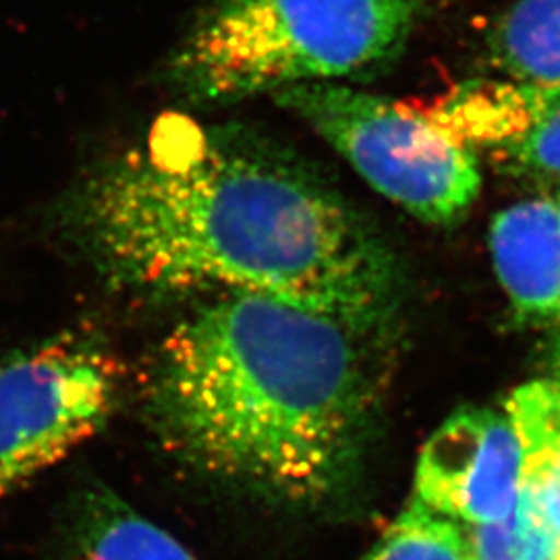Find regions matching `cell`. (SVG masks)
Wrapping results in <instances>:
<instances>
[{
  "instance_id": "obj_1",
  "label": "cell",
  "mask_w": 560,
  "mask_h": 560,
  "mask_svg": "<svg viewBox=\"0 0 560 560\" xmlns=\"http://www.w3.org/2000/svg\"><path fill=\"white\" fill-rule=\"evenodd\" d=\"M65 214L117 287L261 295L397 335L393 249L326 180L252 133L161 119L83 180Z\"/></svg>"
},
{
  "instance_id": "obj_2",
  "label": "cell",
  "mask_w": 560,
  "mask_h": 560,
  "mask_svg": "<svg viewBox=\"0 0 560 560\" xmlns=\"http://www.w3.org/2000/svg\"><path fill=\"white\" fill-rule=\"evenodd\" d=\"M393 345L295 303L224 293L162 340L145 411L162 444L212 478L335 501L368 459Z\"/></svg>"
},
{
  "instance_id": "obj_3",
  "label": "cell",
  "mask_w": 560,
  "mask_h": 560,
  "mask_svg": "<svg viewBox=\"0 0 560 560\" xmlns=\"http://www.w3.org/2000/svg\"><path fill=\"white\" fill-rule=\"evenodd\" d=\"M425 0H214L171 62L194 102L335 83L397 59Z\"/></svg>"
},
{
  "instance_id": "obj_4",
  "label": "cell",
  "mask_w": 560,
  "mask_h": 560,
  "mask_svg": "<svg viewBox=\"0 0 560 560\" xmlns=\"http://www.w3.org/2000/svg\"><path fill=\"white\" fill-rule=\"evenodd\" d=\"M272 96L381 196L420 221L457 222L480 196L478 156L418 108L340 83H301Z\"/></svg>"
},
{
  "instance_id": "obj_5",
  "label": "cell",
  "mask_w": 560,
  "mask_h": 560,
  "mask_svg": "<svg viewBox=\"0 0 560 560\" xmlns=\"http://www.w3.org/2000/svg\"><path fill=\"white\" fill-rule=\"evenodd\" d=\"M119 395V361L88 332L0 361V501L101 432Z\"/></svg>"
},
{
  "instance_id": "obj_6",
  "label": "cell",
  "mask_w": 560,
  "mask_h": 560,
  "mask_svg": "<svg viewBox=\"0 0 560 560\" xmlns=\"http://www.w3.org/2000/svg\"><path fill=\"white\" fill-rule=\"evenodd\" d=\"M523 451L509 413L465 407L421 446L413 499L465 527L504 520L520 497Z\"/></svg>"
},
{
  "instance_id": "obj_7",
  "label": "cell",
  "mask_w": 560,
  "mask_h": 560,
  "mask_svg": "<svg viewBox=\"0 0 560 560\" xmlns=\"http://www.w3.org/2000/svg\"><path fill=\"white\" fill-rule=\"evenodd\" d=\"M418 110L476 156L560 177V83L469 81Z\"/></svg>"
},
{
  "instance_id": "obj_8",
  "label": "cell",
  "mask_w": 560,
  "mask_h": 560,
  "mask_svg": "<svg viewBox=\"0 0 560 560\" xmlns=\"http://www.w3.org/2000/svg\"><path fill=\"white\" fill-rule=\"evenodd\" d=\"M497 279L517 318L560 326V201H520L490 224Z\"/></svg>"
},
{
  "instance_id": "obj_9",
  "label": "cell",
  "mask_w": 560,
  "mask_h": 560,
  "mask_svg": "<svg viewBox=\"0 0 560 560\" xmlns=\"http://www.w3.org/2000/svg\"><path fill=\"white\" fill-rule=\"evenodd\" d=\"M523 474L513 511L481 527H465L474 560H560V492L546 467L523 446Z\"/></svg>"
},
{
  "instance_id": "obj_10",
  "label": "cell",
  "mask_w": 560,
  "mask_h": 560,
  "mask_svg": "<svg viewBox=\"0 0 560 560\" xmlns=\"http://www.w3.org/2000/svg\"><path fill=\"white\" fill-rule=\"evenodd\" d=\"M55 560H198L113 494H92Z\"/></svg>"
},
{
  "instance_id": "obj_11",
  "label": "cell",
  "mask_w": 560,
  "mask_h": 560,
  "mask_svg": "<svg viewBox=\"0 0 560 560\" xmlns=\"http://www.w3.org/2000/svg\"><path fill=\"white\" fill-rule=\"evenodd\" d=\"M490 52L509 80L560 83V0H515L492 27Z\"/></svg>"
},
{
  "instance_id": "obj_12",
  "label": "cell",
  "mask_w": 560,
  "mask_h": 560,
  "mask_svg": "<svg viewBox=\"0 0 560 560\" xmlns=\"http://www.w3.org/2000/svg\"><path fill=\"white\" fill-rule=\"evenodd\" d=\"M361 560H474L465 525L411 499Z\"/></svg>"
},
{
  "instance_id": "obj_13",
  "label": "cell",
  "mask_w": 560,
  "mask_h": 560,
  "mask_svg": "<svg viewBox=\"0 0 560 560\" xmlns=\"http://www.w3.org/2000/svg\"><path fill=\"white\" fill-rule=\"evenodd\" d=\"M504 411L517 430L521 446L540 460L560 492V378L521 384Z\"/></svg>"
},
{
  "instance_id": "obj_14",
  "label": "cell",
  "mask_w": 560,
  "mask_h": 560,
  "mask_svg": "<svg viewBox=\"0 0 560 560\" xmlns=\"http://www.w3.org/2000/svg\"><path fill=\"white\" fill-rule=\"evenodd\" d=\"M557 200H559V201H560V191H559V196H557Z\"/></svg>"
}]
</instances>
